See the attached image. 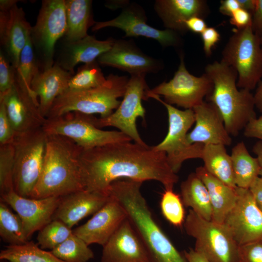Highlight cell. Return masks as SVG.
<instances>
[{
    "mask_svg": "<svg viewBox=\"0 0 262 262\" xmlns=\"http://www.w3.org/2000/svg\"><path fill=\"white\" fill-rule=\"evenodd\" d=\"M80 164L84 189L91 192L107 193L110 184L120 179L153 180L173 189L179 179L164 152L131 141L82 149Z\"/></svg>",
    "mask_w": 262,
    "mask_h": 262,
    "instance_id": "obj_1",
    "label": "cell"
},
{
    "mask_svg": "<svg viewBox=\"0 0 262 262\" xmlns=\"http://www.w3.org/2000/svg\"><path fill=\"white\" fill-rule=\"evenodd\" d=\"M142 182L120 179L113 182L107 193L126 211L147 251L150 262H188L174 246L153 217L140 191Z\"/></svg>",
    "mask_w": 262,
    "mask_h": 262,
    "instance_id": "obj_2",
    "label": "cell"
},
{
    "mask_svg": "<svg viewBox=\"0 0 262 262\" xmlns=\"http://www.w3.org/2000/svg\"><path fill=\"white\" fill-rule=\"evenodd\" d=\"M82 148L60 135H47L42 172L30 197H61L84 189L80 156Z\"/></svg>",
    "mask_w": 262,
    "mask_h": 262,
    "instance_id": "obj_3",
    "label": "cell"
},
{
    "mask_svg": "<svg viewBox=\"0 0 262 262\" xmlns=\"http://www.w3.org/2000/svg\"><path fill=\"white\" fill-rule=\"evenodd\" d=\"M205 70L213 83L207 99L218 110L229 134L236 136L256 118L254 94L247 90L238 89L237 73L221 61L208 64Z\"/></svg>",
    "mask_w": 262,
    "mask_h": 262,
    "instance_id": "obj_4",
    "label": "cell"
},
{
    "mask_svg": "<svg viewBox=\"0 0 262 262\" xmlns=\"http://www.w3.org/2000/svg\"><path fill=\"white\" fill-rule=\"evenodd\" d=\"M129 79L125 76L111 74L102 85L81 91L66 90L56 98L46 118H51L69 112L98 114L100 118L112 114L121 103Z\"/></svg>",
    "mask_w": 262,
    "mask_h": 262,
    "instance_id": "obj_5",
    "label": "cell"
},
{
    "mask_svg": "<svg viewBox=\"0 0 262 262\" xmlns=\"http://www.w3.org/2000/svg\"><path fill=\"white\" fill-rule=\"evenodd\" d=\"M222 51L220 61L237 73L238 88L251 91L262 79V45L251 25L235 29Z\"/></svg>",
    "mask_w": 262,
    "mask_h": 262,
    "instance_id": "obj_6",
    "label": "cell"
},
{
    "mask_svg": "<svg viewBox=\"0 0 262 262\" xmlns=\"http://www.w3.org/2000/svg\"><path fill=\"white\" fill-rule=\"evenodd\" d=\"M149 90V89H148ZM146 92V99L154 98L166 108L168 117V130L164 140L152 147L156 151L164 152L168 163L175 173L180 170L183 163L188 159L200 158L204 145L189 144L187 140L188 131L195 123L193 109L181 110L163 100L160 96Z\"/></svg>",
    "mask_w": 262,
    "mask_h": 262,
    "instance_id": "obj_7",
    "label": "cell"
},
{
    "mask_svg": "<svg viewBox=\"0 0 262 262\" xmlns=\"http://www.w3.org/2000/svg\"><path fill=\"white\" fill-rule=\"evenodd\" d=\"M47 134L42 127L16 134L13 177L14 191L30 197L40 177L44 163Z\"/></svg>",
    "mask_w": 262,
    "mask_h": 262,
    "instance_id": "obj_8",
    "label": "cell"
},
{
    "mask_svg": "<svg viewBox=\"0 0 262 262\" xmlns=\"http://www.w3.org/2000/svg\"><path fill=\"white\" fill-rule=\"evenodd\" d=\"M93 117V115L69 112L47 118L42 128L47 135L65 136L84 149L132 140L120 131H104L97 127Z\"/></svg>",
    "mask_w": 262,
    "mask_h": 262,
    "instance_id": "obj_9",
    "label": "cell"
},
{
    "mask_svg": "<svg viewBox=\"0 0 262 262\" xmlns=\"http://www.w3.org/2000/svg\"><path fill=\"white\" fill-rule=\"evenodd\" d=\"M184 227L195 239L194 248L209 262H240L239 246L223 224L203 219L190 209Z\"/></svg>",
    "mask_w": 262,
    "mask_h": 262,
    "instance_id": "obj_10",
    "label": "cell"
},
{
    "mask_svg": "<svg viewBox=\"0 0 262 262\" xmlns=\"http://www.w3.org/2000/svg\"><path fill=\"white\" fill-rule=\"evenodd\" d=\"M66 30L65 0H43L35 25L32 27L31 39L41 70L52 67L55 46Z\"/></svg>",
    "mask_w": 262,
    "mask_h": 262,
    "instance_id": "obj_11",
    "label": "cell"
},
{
    "mask_svg": "<svg viewBox=\"0 0 262 262\" xmlns=\"http://www.w3.org/2000/svg\"><path fill=\"white\" fill-rule=\"evenodd\" d=\"M146 75H131L123 98L119 106L110 115L104 118L94 116L93 121L98 128L114 127L129 136L135 143L147 145L140 137L136 124V119H145L146 110L143 99L149 88L145 80Z\"/></svg>",
    "mask_w": 262,
    "mask_h": 262,
    "instance_id": "obj_12",
    "label": "cell"
},
{
    "mask_svg": "<svg viewBox=\"0 0 262 262\" xmlns=\"http://www.w3.org/2000/svg\"><path fill=\"white\" fill-rule=\"evenodd\" d=\"M213 89V83L205 73L199 77L190 74L184 61V56L180 55V64L173 78L168 82H163L148 92L163 96L164 102L175 104L185 109H193L204 101Z\"/></svg>",
    "mask_w": 262,
    "mask_h": 262,
    "instance_id": "obj_13",
    "label": "cell"
},
{
    "mask_svg": "<svg viewBox=\"0 0 262 262\" xmlns=\"http://www.w3.org/2000/svg\"><path fill=\"white\" fill-rule=\"evenodd\" d=\"M106 27L122 30L125 37H144L156 40L163 47H178L182 44L180 34L174 31L159 30L147 23L143 8L135 3L127 4L116 17L107 21L96 22L92 30L98 31Z\"/></svg>",
    "mask_w": 262,
    "mask_h": 262,
    "instance_id": "obj_14",
    "label": "cell"
},
{
    "mask_svg": "<svg viewBox=\"0 0 262 262\" xmlns=\"http://www.w3.org/2000/svg\"><path fill=\"white\" fill-rule=\"evenodd\" d=\"M237 199L223 225L240 246L262 240V211L249 189L236 187Z\"/></svg>",
    "mask_w": 262,
    "mask_h": 262,
    "instance_id": "obj_15",
    "label": "cell"
},
{
    "mask_svg": "<svg viewBox=\"0 0 262 262\" xmlns=\"http://www.w3.org/2000/svg\"><path fill=\"white\" fill-rule=\"evenodd\" d=\"M0 200L11 207L20 218L27 238L49 223L61 197L34 198L22 196L14 190L0 196Z\"/></svg>",
    "mask_w": 262,
    "mask_h": 262,
    "instance_id": "obj_16",
    "label": "cell"
},
{
    "mask_svg": "<svg viewBox=\"0 0 262 262\" xmlns=\"http://www.w3.org/2000/svg\"><path fill=\"white\" fill-rule=\"evenodd\" d=\"M97 60L99 65L118 68L131 75L157 73L164 66L161 60L147 55L131 40L123 39H114L110 49Z\"/></svg>",
    "mask_w": 262,
    "mask_h": 262,
    "instance_id": "obj_17",
    "label": "cell"
},
{
    "mask_svg": "<svg viewBox=\"0 0 262 262\" xmlns=\"http://www.w3.org/2000/svg\"><path fill=\"white\" fill-rule=\"evenodd\" d=\"M109 196L106 203L89 220L73 230V233L88 246L97 244L103 246L127 218L126 211L120 203Z\"/></svg>",
    "mask_w": 262,
    "mask_h": 262,
    "instance_id": "obj_18",
    "label": "cell"
},
{
    "mask_svg": "<svg viewBox=\"0 0 262 262\" xmlns=\"http://www.w3.org/2000/svg\"><path fill=\"white\" fill-rule=\"evenodd\" d=\"M16 135L43 127L46 118L39 104L16 82L12 88L0 96Z\"/></svg>",
    "mask_w": 262,
    "mask_h": 262,
    "instance_id": "obj_19",
    "label": "cell"
},
{
    "mask_svg": "<svg viewBox=\"0 0 262 262\" xmlns=\"http://www.w3.org/2000/svg\"><path fill=\"white\" fill-rule=\"evenodd\" d=\"M101 262H150L142 241L128 218L103 246Z\"/></svg>",
    "mask_w": 262,
    "mask_h": 262,
    "instance_id": "obj_20",
    "label": "cell"
},
{
    "mask_svg": "<svg viewBox=\"0 0 262 262\" xmlns=\"http://www.w3.org/2000/svg\"><path fill=\"white\" fill-rule=\"evenodd\" d=\"M32 27L22 8L17 4L0 11V40L6 56L16 69L20 55L30 36Z\"/></svg>",
    "mask_w": 262,
    "mask_h": 262,
    "instance_id": "obj_21",
    "label": "cell"
},
{
    "mask_svg": "<svg viewBox=\"0 0 262 262\" xmlns=\"http://www.w3.org/2000/svg\"><path fill=\"white\" fill-rule=\"evenodd\" d=\"M193 110L195 126L187 135L189 144H221L226 146L231 144V137L226 129L222 116L213 103L204 101Z\"/></svg>",
    "mask_w": 262,
    "mask_h": 262,
    "instance_id": "obj_22",
    "label": "cell"
},
{
    "mask_svg": "<svg viewBox=\"0 0 262 262\" xmlns=\"http://www.w3.org/2000/svg\"><path fill=\"white\" fill-rule=\"evenodd\" d=\"M109 198L107 193L85 190L61 196L52 220H61L71 229L82 219L95 213Z\"/></svg>",
    "mask_w": 262,
    "mask_h": 262,
    "instance_id": "obj_23",
    "label": "cell"
},
{
    "mask_svg": "<svg viewBox=\"0 0 262 262\" xmlns=\"http://www.w3.org/2000/svg\"><path fill=\"white\" fill-rule=\"evenodd\" d=\"M154 8L166 29L179 34L188 31L185 24L187 19L193 16L204 19L209 14L204 0H157Z\"/></svg>",
    "mask_w": 262,
    "mask_h": 262,
    "instance_id": "obj_24",
    "label": "cell"
},
{
    "mask_svg": "<svg viewBox=\"0 0 262 262\" xmlns=\"http://www.w3.org/2000/svg\"><path fill=\"white\" fill-rule=\"evenodd\" d=\"M74 75L57 64L49 68L40 70L32 82V89L38 98L39 110L47 118L55 99L67 90L69 82Z\"/></svg>",
    "mask_w": 262,
    "mask_h": 262,
    "instance_id": "obj_25",
    "label": "cell"
},
{
    "mask_svg": "<svg viewBox=\"0 0 262 262\" xmlns=\"http://www.w3.org/2000/svg\"><path fill=\"white\" fill-rule=\"evenodd\" d=\"M114 39L98 40L88 35L79 40L66 42L55 63L65 70L74 74V68L78 64L94 62L110 49Z\"/></svg>",
    "mask_w": 262,
    "mask_h": 262,
    "instance_id": "obj_26",
    "label": "cell"
},
{
    "mask_svg": "<svg viewBox=\"0 0 262 262\" xmlns=\"http://www.w3.org/2000/svg\"><path fill=\"white\" fill-rule=\"evenodd\" d=\"M195 173L208 191L212 208V221L223 224L236 202L237 187L233 188L225 184L208 172L203 166L196 168Z\"/></svg>",
    "mask_w": 262,
    "mask_h": 262,
    "instance_id": "obj_27",
    "label": "cell"
},
{
    "mask_svg": "<svg viewBox=\"0 0 262 262\" xmlns=\"http://www.w3.org/2000/svg\"><path fill=\"white\" fill-rule=\"evenodd\" d=\"M91 0H65L66 30L65 42L82 39L88 34L89 28L94 26Z\"/></svg>",
    "mask_w": 262,
    "mask_h": 262,
    "instance_id": "obj_28",
    "label": "cell"
},
{
    "mask_svg": "<svg viewBox=\"0 0 262 262\" xmlns=\"http://www.w3.org/2000/svg\"><path fill=\"white\" fill-rule=\"evenodd\" d=\"M181 198L184 206L196 214L212 221V208L207 189L196 173H191L180 184Z\"/></svg>",
    "mask_w": 262,
    "mask_h": 262,
    "instance_id": "obj_29",
    "label": "cell"
},
{
    "mask_svg": "<svg viewBox=\"0 0 262 262\" xmlns=\"http://www.w3.org/2000/svg\"><path fill=\"white\" fill-rule=\"evenodd\" d=\"M225 147L221 144L204 145L201 159L208 172L228 185L236 188L230 155Z\"/></svg>",
    "mask_w": 262,
    "mask_h": 262,
    "instance_id": "obj_30",
    "label": "cell"
},
{
    "mask_svg": "<svg viewBox=\"0 0 262 262\" xmlns=\"http://www.w3.org/2000/svg\"><path fill=\"white\" fill-rule=\"evenodd\" d=\"M230 155L236 186L249 189L255 179L259 176L261 169L257 158L250 154L243 141L233 147Z\"/></svg>",
    "mask_w": 262,
    "mask_h": 262,
    "instance_id": "obj_31",
    "label": "cell"
},
{
    "mask_svg": "<svg viewBox=\"0 0 262 262\" xmlns=\"http://www.w3.org/2000/svg\"><path fill=\"white\" fill-rule=\"evenodd\" d=\"M0 260L8 262H65L32 241L7 246L0 252Z\"/></svg>",
    "mask_w": 262,
    "mask_h": 262,
    "instance_id": "obj_32",
    "label": "cell"
},
{
    "mask_svg": "<svg viewBox=\"0 0 262 262\" xmlns=\"http://www.w3.org/2000/svg\"><path fill=\"white\" fill-rule=\"evenodd\" d=\"M40 71L39 62L30 36L20 55L15 71V81L38 104V98L33 91L31 85L33 78Z\"/></svg>",
    "mask_w": 262,
    "mask_h": 262,
    "instance_id": "obj_33",
    "label": "cell"
},
{
    "mask_svg": "<svg viewBox=\"0 0 262 262\" xmlns=\"http://www.w3.org/2000/svg\"><path fill=\"white\" fill-rule=\"evenodd\" d=\"M9 205L0 200V236L9 245H19L28 242L22 221L17 213H14Z\"/></svg>",
    "mask_w": 262,
    "mask_h": 262,
    "instance_id": "obj_34",
    "label": "cell"
},
{
    "mask_svg": "<svg viewBox=\"0 0 262 262\" xmlns=\"http://www.w3.org/2000/svg\"><path fill=\"white\" fill-rule=\"evenodd\" d=\"M50 252L65 262H88L94 257L89 246L73 233Z\"/></svg>",
    "mask_w": 262,
    "mask_h": 262,
    "instance_id": "obj_35",
    "label": "cell"
},
{
    "mask_svg": "<svg viewBox=\"0 0 262 262\" xmlns=\"http://www.w3.org/2000/svg\"><path fill=\"white\" fill-rule=\"evenodd\" d=\"M97 60L84 64L70 79L67 90L81 91L95 88L105 82L106 77Z\"/></svg>",
    "mask_w": 262,
    "mask_h": 262,
    "instance_id": "obj_36",
    "label": "cell"
},
{
    "mask_svg": "<svg viewBox=\"0 0 262 262\" xmlns=\"http://www.w3.org/2000/svg\"><path fill=\"white\" fill-rule=\"evenodd\" d=\"M73 233V230L61 220L53 219L41 229L37 237L42 249L51 250L64 242Z\"/></svg>",
    "mask_w": 262,
    "mask_h": 262,
    "instance_id": "obj_37",
    "label": "cell"
},
{
    "mask_svg": "<svg viewBox=\"0 0 262 262\" xmlns=\"http://www.w3.org/2000/svg\"><path fill=\"white\" fill-rule=\"evenodd\" d=\"M162 213L172 225L180 227L184 224L185 213L181 197L173 189H165L160 202Z\"/></svg>",
    "mask_w": 262,
    "mask_h": 262,
    "instance_id": "obj_38",
    "label": "cell"
},
{
    "mask_svg": "<svg viewBox=\"0 0 262 262\" xmlns=\"http://www.w3.org/2000/svg\"><path fill=\"white\" fill-rule=\"evenodd\" d=\"M14 167L15 149L13 143L0 145V196L14 190Z\"/></svg>",
    "mask_w": 262,
    "mask_h": 262,
    "instance_id": "obj_39",
    "label": "cell"
},
{
    "mask_svg": "<svg viewBox=\"0 0 262 262\" xmlns=\"http://www.w3.org/2000/svg\"><path fill=\"white\" fill-rule=\"evenodd\" d=\"M16 69L5 54L0 52V96L10 90L15 82Z\"/></svg>",
    "mask_w": 262,
    "mask_h": 262,
    "instance_id": "obj_40",
    "label": "cell"
},
{
    "mask_svg": "<svg viewBox=\"0 0 262 262\" xmlns=\"http://www.w3.org/2000/svg\"><path fill=\"white\" fill-rule=\"evenodd\" d=\"M240 262H262V240L239 246Z\"/></svg>",
    "mask_w": 262,
    "mask_h": 262,
    "instance_id": "obj_41",
    "label": "cell"
},
{
    "mask_svg": "<svg viewBox=\"0 0 262 262\" xmlns=\"http://www.w3.org/2000/svg\"><path fill=\"white\" fill-rule=\"evenodd\" d=\"M16 133L2 101H0V145L12 144Z\"/></svg>",
    "mask_w": 262,
    "mask_h": 262,
    "instance_id": "obj_42",
    "label": "cell"
},
{
    "mask_svg": "<svg viewBox=\"0 0 262 262\" xmlns=\"http://www.w3.org/2000/svg\"><path fill=\"white\" fill-rule=\"evenodd\" d=\"M203 44V50L207 56L212 53V49L220 39V34L213 27H207L201 34Z\"/></svg>",
    "mask_w": 262,
    "mask_h": 262,
    "instance_id": "obj_43",
    "label": "cell"
},
{
    "mask_svg": "<svg viewBox=\"0 0 262 262\" xmlns=\"http://www.w3.org/2000/svg\"><path fill=\"white\" fill-rule=\"evenodd\" d=\"M229 22L231 25L236 27V29H243L251 25L252 15L246 10L239 8L233 12Z\"/></svg>",
    "mask_w": 262,
    "mask_h": 262,
    "instance_id": "obj_44",
    "label": "cell"
},
{
    "mask_svg": "<svg viewBox=\"0 0 262 262\" xmlns=\"http://www.w3.org/2000/svg\"><path fill=\"white\" fill-rule=\"evenodd\" d=\"M244 134L247 138H257L262 141V115L252 119L244 129Z\"/></svg>",
    "mask_w": 262,
    "mask_h": 262,
    "instance_id": "obj_45",
    "label": "cell"
},
{
    "mask_svg": "<svg viewBox=\"0 0 262 262\" xmlns=\"http://www.w3.org/2000/svg\"><path fill=\"white\" fill-rule=\"evenodd\" d=\"M251 27L259 36L262 31V0H255V7L252 15Z\"/></svg>",
    "mask_w": 262,
    "mask_h": 262,
    "instance_id": "obj_46",
    "label": "cell"
},
{
    "mask_svg": "<svg viewBox=\"0 0 262 262\" xmlns=\"http://www.w3.org/2000/svg\"><path fill=\"white\" fill-rule=\"evenodd\" d=\"M249 190L257 205L262 211V178L257 177L250 185Z\"/></svg>",
    "mask_w": 262,
    "mask_h": 262,
    "instance_id": "obj_47",
    "label": "cell"
},
{
    "mask_svg": "<svg viewBox=\"0 0 262 262\" xmlns=\"http://www.w3.org/2000/svg\"><path fill=\"white\" fill-rule=\"evenodd\" d=\"M188 31L195 33L201 34L207 27L204 19L199 16H193L187 19L185 23Z\"/></svg>",
    "mask_w": 262,
    "mask_h": 262,
    "instance_id": "obj_48",
    "label": "cell"
},
{
    "mask_svg": "<svg viewBox=\"0 0 262 262\" xmlns=\"http://www.w3.org/2000/svg\"><path fill=\"white\" fill-rule=\"evenodd\" d=\"M239 8L237 0H223L220 1L219 10L221 14L230 16L233 12Z\"/></svg>",
    "mask_w": 262,
    "mask_h": 262,
    "instance_id": "obj_49",
    "label": "cell"
},
{
    "mask_svg": "<svg viewBox=\"0 0 262 262\" xmlns=\"http://www.w3.org/2000/svg\"><path fill=\"white\" fill-rule=\"evenodd\" d=\"M188 262H209L194 249L190 248L183 252Z\"/></svg>",
    "mask_w": 262,
    "mask_h": 262,
    "instance_id": "obj_50",
    "label": "cell"
},
{
    "mask_svg": "<svg viewBox=\"0 0 262 262\" xmlns=\"http://www.w3.org/2000/svg\"><path fill=\"white\" fill-rule=\"evenodd\" d=\"M254 98L256 107L262 113V79L257 86Z\"/></svg>",
    "mask_w": 262,
    "mask_h": 262,
    "instance_id": "obj_51",
    "label": "cell"
},
{
    "mask_svg": "<svg viewBox=\"0 0 262 262\" xmlns=\"http://www.w3.org/2000/svg\"><path fill=\"white\" fill-rule=\"evenodd\" d=\"M240 7L246 10L252 15L255 7V0H237Z\"/></svg>",
    "mask_w": 262,
    "mask_h": 262,
    "instance_id": "obj_52",
    "label": "cell"
},
{
    "mask_svg": "<svg viewBox=\"0 0 262 262\" xmlns=\"http://www.w3.org/2000/svg\"><path fill=\"white\" fill-rule=\"evenodd\" d=\"M252 150L257 155L259 164L262 168V141L259 140L253 147Z\"/></svg>",
    "mask_w": 262,
    "mask_h": 262,
    "instance_id": "obj_53",
    "label": "cell"
},
{
    "mask_svg": "<svg viewBox=\"0 0 262 262\" xmlns=\"http://www.w3.org/2000/svg\"><path fill=\"white\" fill-rule=\"evenodd\" d=\"M18 1L17 0H0V11L7 10L16 4Z\"/></svg>",
    "mask_w": 262,
    "mask_h": 262,
    "instance_id": "obj_54",
    "label": "cell"
},
{
    "mask_svg": "<svg viewBox=\"0 0 262 262\" xmlns=\"http://www.w3.org/2000/svg\"><path fill=\"white\" fill-rule=\"evenodd\" d=\"M260 40H261V44H262V31L260 33Z\"/></svg>",
    "mask_w": 262,
    "mask_h": 262,
    "instance_id": "obj_55",
    "label": "cell"
},
{
    "mask_svg": "<svg viewBox=\"0 0 262 262\" xmlns=\"http://www.w3.org/2000/svg\"><path fill=\"white\" fill-rule=\"evenodd\" d=\"M259 176L262 178V168L261 169V170L260 171Z\"/></svg>",
    "mask_w": 262,
    "mask_h": 262,
    "instance_id": "obj_56",
    "label": "cell"
}]
</instances>
